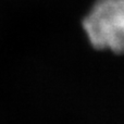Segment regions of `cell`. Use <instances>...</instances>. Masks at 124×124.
<instances>
[{"mask_svg": "<svg viewBox=\"0 0 124 124\" xmlns=\"http://www.w3.org/2000/svg\"><path fill=\"white\" fill-rule=\"evenodd\" d=\"M82 26L95 49L124 54V0H96Z\"/></svg>", "mask_w": 124, "mask_h": 124, "instance_id": "6da1fadb", "label": "cell"}]
</instances>
